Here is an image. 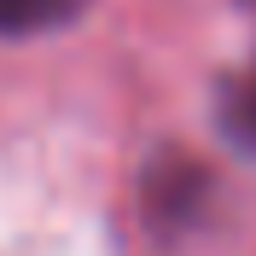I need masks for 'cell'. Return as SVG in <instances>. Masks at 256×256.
Listing matches in <instances>:
<instances>
[{
    "mask_svg": "<svg viewBox=\"0 0 256 256\" xmlns=\"http://www.w3.org/2000/svg\"><path fill=\"white\" fill-rule=\"evenodd\" d=\"M210 204V175L198 169V158H158V169L146 175V210L158 227H192Z\"/></svg>",
    "mask_w": 256,
    "mask_h": 256,
    "instance_id": "obj_1",
    "label": "cell"
},
{
    "mask_svg": "<svg viewBox=\"0 0 256 256\" xmlns=\"http://www.w3.org/2000/svg\"><path fill=\"white\" fill-rule=\"evenodd\" d=\"M94 0H0V35H41L64 30L70 18H82Z\"/></svg>",
    "mask_w": 256,
    "mask_h": 256,
    "instance_id": "obj_2",
    "label": "cell"
},
{
    "mask_svg": "<svg viewBox=\"0 0 256 256\" xmlns=\"http://www.w3.org/2000/svg\"><path fill=\"white\" fill-rule=\"evenodd\" d=\"M222 122L233 128V140H239V146H250V152H256V58H250L244 76L227 82V94H222Z\"/></svg>",
    "mask_w": 256,
    "mask_h": 256,
    "instance_id": "obj_3",
    "label": "cell"
}]
</instances>
